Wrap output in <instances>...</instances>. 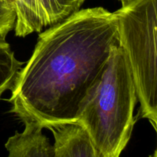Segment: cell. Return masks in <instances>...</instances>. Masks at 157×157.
<instances>
[{
  "instance_id": "cell-1",
  "label": "cell",
  "mask_w": 157,
  "mask_h": 157,
  "mask_svg": "<svg viewBox=\"0 0 157 157\" xmlns=\"http://www.w3.org/2000/svg\"><path fill=\"white\" fill-rule=\"evenodd\" d=\"M117 19L103 7L78 10L39 34L12 85L10 112L22 122H77L80 107L118 41Z\"/></svg>"
},
{
  "instance_id": "cell-2",
  "label": "cell",
  "mask_w": 157,
  "mask_h": 157,
  "mask_svg": "<svg viewBox=\"0 0 157 157\" xmlns=\"http://www.w3.org/2000/svg\"><path fill=\"white\" fill-rule=\"evenodd\" d=\"M136 101L131 70L118 41L83 101L76 122L104 157H121L128 144L138 117L133 114Z\"/></svg>"
},
{
  "instance_id": "cell-3",
  "label": "cell",
  "mask_w": 157,
  "mask_h": 157,
  "mask_svg": "<svg viewBox=\"0 0 157 157\" xmlns=\"http://www.w3.org/2000/svg\"><path fill=\"white\" fill-rule=\"evenodd\" d=\"M113 13L140 104L137 117L148 120L156 131L157 0H132Z\"/></svg>"
},
{
  "instance_id": "cell-4",
  "label": "cell",
  "mask_w": 157,
  "mask_h": 157,
  "mask_svg": "<svg viewBox=\"0 0 157 157\" xmlns=\"http://www.w3.org/2000/svg\"><path fill=\"white\" fill-rule=\"evenodd\" d=\"M85 0H16L15 35L25 37L64 21L80 10Z\"/></svg>"
},
{
  "instance_id": "cell-5",
  "label": "cell",
  "mask_w": 157,
  "mask_h": 157,
  "mask_svg": "<svg viewBox=\"0 0 157 157\" xmlns=\"http://www.w3.org/2000/svg\"><path fill=\"white\" fill-rule=\"evenodd\" d=\"M54 136L53 157H104L84 127L76 122L48 124Z\"/></svg>"
},
{
  "instance_id": "cell-6",
  "label": "cell",
  "mask_w": 157,
  "mask_h": 157,
  "mask_svg": "<svg viewBox=\"0 0 157 157\" xmlns=\"http://www.w3.org/2000/svg\"><path fill=\"white\" fill-rule=\"evenodd\" d=\"M23 124L24 130L15 132L5 144L8 157H53V145L43 134V127L32 121Z\"/></svg>"
},
{
  "instance_id": "cell-7",
  "label": "cell",
  "mask_w": 157,
  "mask_h": 157,
  "mask_svg": "<svg viewBox=\"0 0 157 157\" xmlns=\"http://www.w3.org/2000/svg\"><path fill=\"white\" fill-rule=\"evenodd\" d=\"M23 64L24 62L15 57L10 44L6 41H0V98L6 90L12 88Z\"/></svg>"
},
{
  "instance_id": "cell-8",
  "label": "cell",
  "mask_w": 157,
  "mask_h": 157,
  "mask_svg": "<svg viewBox=\"0 0 157 157\" xmlns=\"http://www.w3.org/2000/svg\"><path fill=\"white\" fill-rule=\"evenodd\" d=\"M15 12L10 5L0 0V41H6L9 32L15 27Z\"/></svg>"
},
{
  "instance_id": "cell-9",
  "label": "cell",
  "mask_w": 157,
  "mask_h": 157,
  "mask_svg": "<svg viewBox=\"0 0 157 157\" xmlns=\"http://www.w3.org/2000/svg\"><path fill=\"white\" fill-rule=\"evenodd\" d=\"M2 1H4L5 2H6L7 4L10 5L11 6H12V7L14 8V6H15V2L16 0H2Z\"/></svg>"
},
{
  "instance_id": "cell-10",
  "label": "cell",
  "mask_w": 157,
  "mask_h": 157,
  "mask_svg": "<svg viewBox=\"0 0 157 157\" xmlns=\"http://www.w3.org/2000/svg\"><path fill=\"white\" fill-rule=\"evenodd\" d=\"M120 2H121V3H122V6H125V5L128 4L130 2H131L132 0H119Z\"/></svg>"
},
{
  "instance_id": "cell-11",
  "label": "cell",
  "mask_w": 157,
  "mask_h": 157,
  "mask_svg": "<svg viewBox=\"0 0 157 157\" xmlns=\"http://www.w3.org/2000/svg\"><path fill=\"white\" fill-rule=\"evenodd\" d=\"M150 157H157V150H155V151L153 152V154H152L151 156H150Z\"/></svg>"
}]
</instances>
